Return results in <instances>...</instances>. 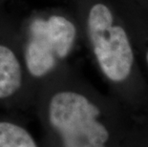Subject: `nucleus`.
Listing matches in <instances>:
<instances>
[{
	"mask_svg": "<svg viewBox=\"0 0 148 147\" xmlns=\"http://www.w3.org/2000/svg\"><path fill=\"white\" fill-rule=\"evenodd\" d=\"M28 81L44 82L65 66L78 38L77 21L62 8L36 10L20 21Z\"/></svg>",
	"mask_w": 148,
	"mask_h": 147,
	"instance_id": "f257e3e1",
	"label": "nucleus"
},
{
	"mask_svg": "<svg viewBox=\"0 0 148 147\" xmlns=\"http://www.w3.org/2000/svg\"><path fill=\"white\" fill-rule=\"evenodd\" d=\"M62 68L42 87V105L50 125L63 147H106L109 133L99 120V107L85 94L68 86Z\"/></svg>",
	"mask_w": 148,
	"mask_h": 147,
	"instance_id": "f03ea898",
	"label": "nucleus"
},
{
	"mask_svg": "<svg viewBox=\"0 0 148 147\" xmlns=\"http://www.w3.org/2000/svg\"><path fill=\"white\" fill-rule=\"evenodd\" d=\"M77 7L81 8L85 34L100 70L112 82H123L130 76L134 63L126 31L106 3L77 2Z\"/></svg>",
	"mask_w": 148,
	"mask_h": 147,
	"instance_id": "7ed1b4c3",
	"label": "nucleus"
},
{
	"mask_svg": "<svg viewBox=\"0 0 148 147\" xmlns=\"http://www.w3.org/2000/svg\"><path fill=\"white\" fill-rule=\"evenodd\" d=\"M29 86L22 57L20 21L0 8V102L24 96Z\"/></svg>",
	"mask_w": 148,
	"mask_h": 147,
	"instance_id": "20e7f679",
	"label": "nucleus"
},
{
	"mask_svg": "<svg viewBox=\"0 0 148 147\" xmlns=\"http://www.w3.org/2000/svg\"><path fill=\"white\" fill-rule=\"evenodd\" d=\"M0 147H38L34 137L19 124L0 121Z\"/></svg>",
	"mask_w": 148,
	"mask_h": 147,
	"instance_id": "39448f33",
	"label": "nucleus"
},
{
	"mask_svg": "<svg viewBox=\"0 0 148 147\" xmlns=\"http://www.w3.org/2000/svg\"><path fill=\"white\" fill-rule=\"evenodd\" d=\"M9 1H11V0H0V8L4 7V6L7 4Z\"/></svg>",
	"mask_w": 148,
	"mask_h": 147,
	"instance_id": "423d86ee",
	"label": "nucleus"
},
{
	"mask_svg": "<svg viewBox=\"0 0 148 147\" xmlns=\"http://www.w3.org/2000/svg\"><path fill=\"white\" fill-rule=\"evenodd\" d=\"M147 61H148V54H147Z\"/></svg>",
	"mask_w": 148,
	"mask_h": 147,
	"instance_id": "0eeeda50",
	"label": "nucleus"
}]
</instances>
